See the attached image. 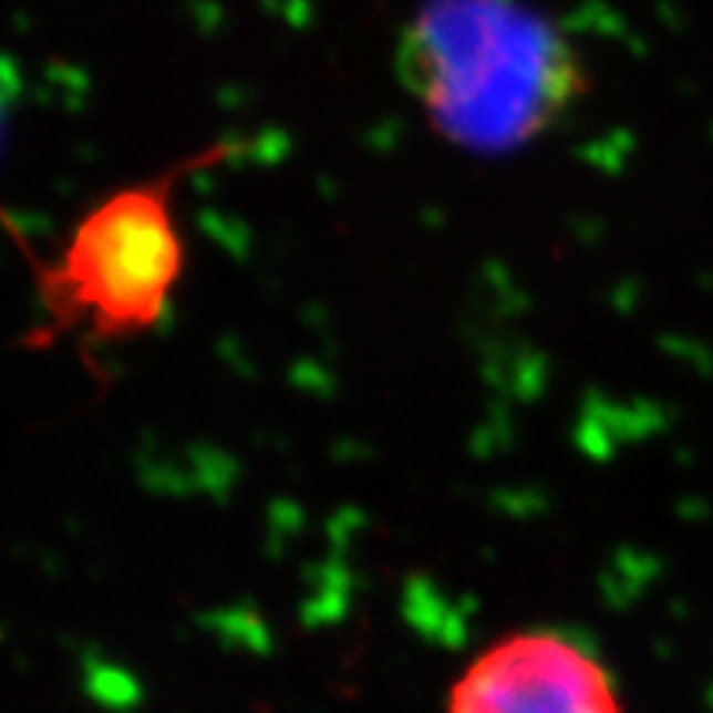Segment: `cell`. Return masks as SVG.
I'll list each match as a JSON object with an SVG mask.
<instances>
[{"mask_svg":"<svg viewBox=\"0 0 713 713\" xmlns=\"http://www.w3.org/2000/svg\"><path fill=\"white\" fill-rule=\"evenodd\" d=\"M400 73L430 123L479 153L533 143L585 90L575 46L519 0H430L406 27Z\"/></svg>","mask_w":713,"mask_h":713,"instance_id":"6da1fadb","label":"cell"},{"mask_svg":"<svg viewBox=\"0 0 713 713\" xmlns=\"http://www.w3.org/2000/svg\"><path fill=\"white\" fill-rule=\"evenodd\" d=\"M238 153L235 143L188 153L176 166L113 188L90 205L50 258L23 248L40 311L27 344L53 348L73 334L86 348H103L153 334L166 321L185 275L178 185L231 163Z\"/></svg>","mask_w":713,"mask_h":713,"instance_id":"7a4b0ae2","label":"cell"},{"mask_svg":"<svg viewBox=\"0 0 713 713\" xmlns=\"http://www.w3.org/2000/svg\"><path fill=\"white\" fill-rule=\"evenodd\" d=\"M446 713H624L611 671L555 631H516L479 651L450 688Z\"/></svg>","mask_w":713,"mask_h":713,"instance_id":"3957f363","label":"cell"}]
</instances>
